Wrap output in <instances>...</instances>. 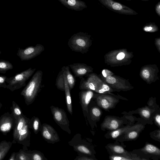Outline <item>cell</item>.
Here are the masks:
<instances>
[{
    "label": "cell",
    "mask_w": 160,
    "mask_h": 160,
    "mask_svg": "<svg viewBox=\"0 0 160 160\" xmlns=\"http://www.w3.org/2000/svg\"><path fill=\"white\" fill-rule=\"evenodd\" d=\"M12 142L3 140L0 142V160L3 159L9 150L12 144Z\"/></svg>",
    "instance_id": "cell-17"
},
{
    "label": "cell",
    "mask_w": 160,
    "mask_h": 160,
    "mask_svg": "<svg viewBox=\"0 0 160 160\" xmlns=\"http://www.w3.org/2000/svg\"><path fill=\"white\" fill-rule=\"evenodd\" d=\"M110 158L113 160H128L137 159L136 158H131L128 156H113L110 157Z\"/></svg>",
    "instance_id": "cell-30"
},
{
    "label": "cell",
    "mask_w": 160,
    "mask_h": 160,
    "mask_svg": "<svg viewBox=\"0 0 160 160\" xmlns=\"http://www.w3.org/2000/svg\"><path fill=\"white\" fill-rule=\"evenodd\" d=\"M89 37L86 33L83 32L74 34L69 39L68 46L72 51L83 54L86 53L90 44Z\"/></svg>",
    "instance_id": "cell-3"
},
{
    "label": "cell",
    "mask_w": 160,
    "mask_h": 160,
    "mask_svg": "<svg viewBox=\"0 0 160 160\" xmlns=\"http://www.w3.org/2000/svg\"><path fill=\"white\" fill-rule=\"evenodd\" d=\"M50 108L55 122L63 130L71 134V132L69 128V122L64 110L53 106H51Z\"/></svg>",
    "instance_id": "cell-5"
},
{
    "label": "cell",
    "mask_w": 160,
    "mask_h": 160,
    "mask_svg": "<svg viewBox=\"0 0 160 160\" xmlns=\"http://www.w3.org/2000/svg\"><path fill=\"white\" fill-rule=\"evenodd\" d=\"M74 150L78 152L88 155H91V152L86 146L83 144H78L73 146Z\"/></svg>",
    "instance_id": "cell-25"
},
{
    "label": "cell",
    "mask_w": 160,
    "mask_h": 160,
    "mask_svg": "<svg viewBox=\"0 0 160 160\" xmlns=\"http://www.w3.org/2000/svg\"><path fill=\"white\" fill-rule=\"evenodd\" d=\"M126 0V1H131V0Z\"/></svg>",
    "instance_id": "cell-45"
},
{
    "label": "cell",
    "mask_w": 160,
    "mask_h": 160,
    "mask_svg": "<svg viewBox=\"0 0 160 160\" xmlns=\"http://www.w3.org/2000/svg\"><path fill=\"white\" fill-rule=\"evenodd\" d=\"M45 49L43 45L37 44L22 49L18 48L17 55L22 61L31 59L39 55Z\"/></svg>",
    "instance_id": "cell-6"
},
{
    "label": "cell",
    "mask_w": 160,
    "mask_h": 160,
    "mask_svg": "<svg viewBox=\"0 0 160 160\" xmlns=\"http://www.w3.org/2000/svg\"><path fill=\"white\" fill-rule=\"evenodd\" d=\"M66 77L70 90L74 87L75 84L74 77L71 73L69 66L65 67V68Z\"/></svg>",
    "instance_id": "cell-19"
},
{
    "label": "cell",
    "mask_w": 160,
    "mask_h": 160,
    "mask_svg": "<svg viewBox=\"0 0 160 160\" xmlns=\"http://www.w3.org/2000/svg\"><path fill=\"white\" fill-rule=\"evenodd\" d=\"M16 121L12 114L5 112L0 117V132L4 135L14 128Z\"/></svg>",
    "instance_id": "cell-8"
},
{
    "label": "cell",
    "mask_w": 160,
    "mask_h": 160,
    "mask_svg": "<svg viewBox=\"0 0 160 160\" xmlns=\"http://www.w3.org/2000/svg\"><path fill=\"white\" fill-rule=\"evenodd\" d=\"M155 11L158 15L160 17V2H158L155 6Z\"/></svg>",
    "instance_id": "cell-35"
},
{
    "label": "cell",
    "mask_w": 160,
    "mask_h": 160,
    "mask_svg": "<svg viewBox=\"0 0 160 160\" xmlns=\"http://www.w3.org/2000/svg\"><path fill=\"white\" fill-rule=\"evenodd\" d=\"M80 103L84 114L88 112V106L93 96V92L90 90H82L79 93Z\"/></svg>",
    "instance_id": "cell-12"
},
{
    "label": "cell",
    "mask_w": 160,
    "mask_h": 160,
    "mask_svg": "<svg viewBox=\"0 0 160 160\" xmlns=\"http://www.w3.org/2000/svg\"><path fill=\"white\" fill-rule=\"evenodd\" d=\"M42 74V71H37L20 93L23 96L27 105H30L33 102L40 91Z\"/></svg>",
    "instance_id": "cell-1"
},
{
    "label": "cell",
    "mask_w": 160,
    "mask_h": 160,
    "mask_svg": "<svg viewBox=\"0 0 160 160\" xmlns=\"http://www.w3.org/2000/svg\"><path fill=\"white\" fill-rule=\"evenodd\" d=\"M23 149L17 152L15 160H31V154Z\"/></svg>",
    "instance_id": "cell-24"
},
{
    "label": "cell",
    "mask_w": 160,
    "mask_h": 160,
    "mask_svg": "<svg viewBox=\"0 0 160 160\" xmlns=\"http://www.w3.org/2000/svg\"><path fill=\"white\" fill-rule=\"evenodd\" d=\"M41 126L39 119L38 118L34 116L30 119L29 128H32L35 134H37L41 130Z\"/></svg>",
    "instance_id": "cell-18"
},
{
    "label": "cell",
    "mask_w": 160,
    "mask_h": 160,
    "mask_svg": "<svg viewBox=\"0 0 160 160\" xmlns=\"http://www.w3.org/2000/svg\"><path fill=\"white\" fill-rule=\"evenodd\" d=\"M142 75L145 78H148L150 76V73L147 69H144L142 71Z\"/></svg>",
    "instance_id": "cell-36"
},
{
    "label": "cell",
    "mask_w": 160,
    "mask_h": 160,
    "mask_svg": "<svg viewBox=\"0 0 160 160\" xmlns=\"http://www.w3.org/2000/svg\"><path fill=\"white\" fill-rule=\"evenodd\" d=\"M13 68V66L9 61L0 60V73H5L8 71Z\"/></svg>",
    "instance_id": "cell-21"
},
{
    "label": "cell",
    "mask_w": 160,
    "mask_h": 160,
    "mask_svg": "<svg viewBox=\"0 0 160 160\" xmlns=\"http://www.w3.org/2000/svg\"><path fill=\"white\" fill-rule=\"evenodd\" d=\"M155 120L156 122L159 126L160 125V115L159 114H157L155 117Z\"/></svg>",
    "instance_id": "cell-38"
},
{
    "label": "cell",
    "mask_w": 160,
    "mask_h": 160,
    "mask_svg": "<svg viewBox=\"0 0 160 160\" xmlns=\"http://www.w3.org/2000/svg\"><path fill=\"white\" fill-rule=\"evenodd\" d=\"M91 115L93 119H97L101 115V112L100 109L97 107L92 108L91 110Z\"/></svg>",
    "instance_id": "cell-29"
},
{
    "label": "cell",
    "mask_w": 160,
    "mask_h": 160,
    "mask_svg": "<svg viewBox=\"0 0 160 160\" xmlns=\"http://www.w3.org/2000/svg\"><path fill=\"white\" fill-rule=\"evenodd\" d=\"M29 119L23 127L17 133L15 138H13V143H18L23 146V149L27 150L30 145L31 132L29 130Z\"/></svg>",
    "instance_id": "cell-7"
},
{
    "label": "cell",
    "mask_w": 160,
    "mask_h": 160,
    "mask_svg": "<svg viewBox=\"0 0 160 160\" xmlns=\"http://www.w3.org/2000/svg\"><path fill=\"white\" fill-rule=\"evenodd\" d=\"M98 106L106 110L112 108L117 102V100L113 97L107 96H100L97 99Z\"/></svg>",
    "instance_id": "cell-14"
},
{
    "label": "cell",
    "mask_w": 160,
    "mask_h": 160,
    "mask_svg": "<svg viewBox=\"0 0 160 160\" xmlns=\"http://www.w3.org/2000/svg\"><path fill=\"white\" fill-rule=\"evenodd\" d=\"M7 78L6 76L0 75V88H7V85L6 80Z\"/></svg>",
    "instance_id": "cell-32"
},
{
    "label": "cell",
    "mask_w": 160,
    "mask_h": 160,
    "mask_svg": "<svg viewBox=\"0 0 160 160\" xmlns=\"http://www.w3.org/2000/svg\"><path fill=\"white\" fill-rule=\"evenodd\" d=\"M107 82L110 84H114L116 82V79L114 77L112 76H108L106 79Z\"/></svg>",
    "instance_id": "cell-34"
},
{
    "label": "cell",
    "mask_w": 160,
    "mask_h": 160,
    "mask_svg": "<svg viewBox=\"0 0 160 160\" xmlns=\"http://www.w3.org/2000/svg\"><path fill=\"white\" fill-rule=\"evenodd\" d=\"M157 29V27L154 23L150 22L147 24L145 26L143 27V30L145 32H150L155 31Z\"/></svg>",
    "instance_id": "cell-28"
},
{
    "label": "cell",
    "mask_w": 160,
    "mask_h": 160,
    "mask_svg": "<svg viewBox=\"0 0 160 160\" xmlns=\"http://www.w3.org/2000/svg\"><path fill=\"white\" fill-rule=\"evenodd\" d=\"M94 77L93 75L89 76L86 79L83 77L80 79L79 88L80 90H88L101 93L102 88L99 87L96 82H94Z\"/></svg>",
    "instance_id": "cell-10"
},
{
    "label": "cell",
    "mask_w": 160,
    "mask_h": 160,
    "mask_svg": "<svg viewBox=\"0 0 160 160\" xmlns=\"http://www.w3.org/2000/svg\"><path fill=\"white\" fill-rule=\"evenodd\" d=\"M141 113L145 118H148L150 117V112L148 108H144L141 111Z\"/></svg>",
    "instance_id": "cell-31"
},
{
    "label": "cell",
    "mask_w": 160,
    "mask_h": 160,
    "mask_svg": "<svg viewBox=\"0 0 160 160\" xmlns=\"http://www.w3.org/2000/svg\"><path fill=\"white\" fill-rule=\"evenodd\" d=\"M1 53H2V52H1V51H0V55L1 54Z\"/></svg>",
    "instance_id": "cell-44"
},
{
    "label": "cell",
    "mask_w": 160,
    "mask_h": 160,
    "mask_svg": "<svg viewBox=\"0 0 160 160\" xmlns=\"http://www.w3.org/2000/svg\"><path fill=\"white\" fill-rule=\"evenodd\" d=\"M31 154V160H43L44 156L39 152L34 150L29 152Z\"/></svg>",
    "instance_id": "cell-26"
},
{
    "label": "cell",
    "mask_w": 160,
    "mask_h": 160,
    "mask_svg": "<svg viewBox=\"0 0 160 160\" xmlns=\"http://www.w3.org/2000/svg\"><path fill=\"white\" fill-rule=\"evenodd\" d=\"M17 152H13L12 153L8 159V160H15Z\"/></svg>",
    "instance_id": "cell-39"
},
{
    "label": "cell",
    "mask_w": 160,
    "mask_h": 160,
    "mask_svg": "<svg viewBox=\"0 0 160 160\" xmlns=\"http://www.w3.org/2000/svg\"><path fill=\"white\" fill-rule=\"evenodd\" d=\"M142 1H149V0H141Z\"/></svg>",
    "instance_id": "cell-43"
},
{
    "label": "cell",
    "mask_w": 160,
    "mask_h": 160,
    "mask_svg": "<svg viewBox=\"0 0 160 160\" xmlns=\"http://www.w3.org/2000/svg\"><path fill=\"white\" fill-rule=\"evenodd\" d=\"M103 6L118 13L126 15H136L138 13L131 8L114 0H98Z\"/></svg>",
    "instance_id": "cell-4"
},
{
    "label": "cell",
    "mask_w": 160,
    "mask_h": 160,
    "mask_svg": "<svg viewBox=\"0 0 160 160\" xmlns=\"http://www.w3.org/2000/svg\"><path fill=\"white\" fill-rule=\"evenodd\" d=\"M125 56V54L123 52H121L117 55V59L118 60H121L124 58Z\"/></svg>",
    "instance_id": "cell-37"
},
{
    "label": "cell",
    "mask_w": 160,
    "mask_h": 160,
    "mask_svg": "<svg viewBox=\"0 0 160 160\" xmlns=\"http://www.w3.org/2000/svg\"><path fill=\"white\" fill-rule=\"evenodd\" d=\"M102 73L103 76H104V77H106L107 75H106V74L105 73V70H103V71H102Z\"/></svg>",
    "instance_id": "cell-41"
},
{
    "label": "cell",
    "mask_w": 160,
    "mask_h": 160,
    "mask_svg": "<svg viewBox=\"0 0 160 160\" xmlns=\"http://www.w3.org/2000/svg\"><path fill=\"white\" fill-rule=\"evenodd\" d=\"M65 67L64 66L63 72L64 91L65 94L66 103L68 112L72 115V100L70 92V89L66 80L65 70Z\"/></svg>",
    "instance_id": "cell-15"
},
{
    "label": "cell",
    "mask_w": 160,
    "mask_h": 160,
    "mask_svg": "<svg viewBox=\"0 0 160 160\" xmlns=\"http://www.w3.org/2000/svg\"><path fill=\"white\" fill-rule=\"evenodd\" d=\"M138 136V132L136 131H133L128 132L126 136L128 139L132 140L135 139Z\"/></svg>",
    "instance_id": "cell-33"
},
{
    "label": "cell",
    "mask_w": 160,
    "mask_h": 160,
    "mask_svg": "<svg viewBox=\"0 0 160 160\" xmlns=\"http://www.w3.org/2000/svg\"><path fill=\"white\" fill-rule=\"evenodd\" d=\"M2 106V104L0 102V110Z\"/></svg>",
    "instance_id": "cell-42"
},
{
    "label": "cell",
    "mask_w": 160,
    "mask_h": 160,
    "mask_svg": "<svg viewBox=\"0 0 160 160\" xmlns=\"http://www.w3.org/2000/svg\"><path fill=\"white\" fill-rule=\"evenodd\" d=\"M110 148L115 153L123 155L124 156L127 153L124 148L119 146L114 145L110 147Z\"/></svg>",
    "instance_id": "cell-27"
},
{
    "label": "cell",
    "mask_w": 160,
    "mask_h": 160,
    "mask_svg": "<svg viewBox=\"0 0 160 160\" xmlns=\"http://www.w3.org/2000/svg\"><path fill=\"white\" fill-rule=\"evenodd\" d=\"M43 138L48 143L54 144L60 141L58 135L51 126L46 123L43 124L41 129Z\"/></svg>",
    "instance_id": "cell-9"
},
{
    "label": "cell",
    "mask_w": 160,
    "mask_h": 160,
    "mask_svg": "<svg viewBox=\"0 0 160 160\" xmlns=\"http://www.w3.org/2000/svg\"><path fill=\"white\" fill-rule=\"evenodd\" d=\"M10 109L16 121L23 114L20 108L13 101H12V106L11 107Z\"/></svg>",
    "instance_id": "cell-20"
},
{
    "label": "cell",
    "mask_w": 160,
    "mask_h": 160,
    "mask_svg": "<svg viewBox=\"0 0 160 160\" xmlns=\"http://www.w3.org/2000/svg\"><path fill=\"white\" fill-rule=\"evenodd\" d=\"M68 66L72 69L75 77L80 79L91 72L90 67L84 63H74Z\"/></svg>",
    "instance_id": "cell-11"
},
{
    "label": "cell",
    "mask_w": 160,
    "mask_h": 160,
    "mask_svg": "<svg viewBox=\"0 0 160 160\" xmlns=\"http://www.w3.org/2000/svg\"><path fill=\"white\" fill-rule=\"evenodd\" d=\"M78 160H93V159L85 157H81L78 158H77L76 159Z\"/></svg>",
    "instance_id": "cell-40"
},
{
    "label": "cell",
    "mask_w": 160,
    "mask_h": 160,
    "mask_svg": "<svg viewBox=\"0 0 160 160\" xmlns=\"http://www.w3.org/2000/svg\"><path fill=\"white\" fill-rule=\"evenodd\" d=\"M121 122L117 119L111 117L106 118L102 124V127L110 130L117 129L119 127Z\"/></svg>",
    "instance_id": "cell-16"
},
{
    "label": "cell",
    "mask_w": 160,
    "mask_h": 160,
    "mask_svg": "<svg viewBox=\"0 0 160 160\" xmlns=\"http://www.w3.org/2000/svg\"><path fill=\"white\" fill-rule=\"evenodd\" d=\"M68 9L81 11L87 8L86 3L80 0H58Z\"/></svg>",
    "instance_id": "cell-13"
},
{
    "label": "cell",
    "mask_w": 160,
    "mask_h": 160,
    "mask_svg": "<svg viewBox=\"0 0 160 160\" xmlns=\"http://www.w3.org/2000/svg\"><path fill=\"white\" fill-rule=\"evenodd\" d=\"M36 68H30L10 78L7 77L6 82L8 84L7 88L12 92L25 86L26 82L32 75Z\"/></svg>",
    "instance_id": "cell-2"
},
{
    "label": "cell",
    "mask_w": 160,
    "mask_h": 160,
    "mask_svg": "<svg viewBox=\"0 0 160 160\" xmlns=\"http://www.w3.org/2000/svg\"><path fill=\"white\" fill-rule=\"evenodd\" d=\"M138 126V125H136L130 127H127L117 130L116 129L110 133V135L112 138H116L127 131H129L130 130L135 129Z\"/></svg>",
    "instance_id": "cell-22"
},
{
    "label": "cell",
    "mask_w": 160,
    "mask_h": 160,
    "mask_svg": "<svg viewBox=\"0 0 160 160\" xmlns=\"http://www.w3.org/2000/svg\"><path fill=\"white\" fill-rule=\"evenodd\" d=\"M142 150L148 153L157 155L160 154V150L156 146L150 144H146Z\"/></svg>",
    "instance_id": "cell-23"
}]
</instances>
